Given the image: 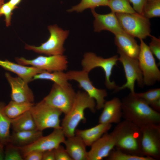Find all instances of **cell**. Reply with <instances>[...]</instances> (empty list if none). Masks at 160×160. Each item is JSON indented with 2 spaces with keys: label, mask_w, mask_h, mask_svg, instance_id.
<instances>
[{
  "label": "cell",
  "mask_w": 160,
  "mask_h": 160,
  "mask_svg": "<svg viewBox=\"0 0 160 160\" xmlns=\"http://www.w3.org/2000/svg\"><path fill=\"white\" fill-rule=\"evenodd\" d=\"M96 107L95 100L85 92H76L73 104L69 111L65 115L61 124L65 137L75 135V130L79 123L82 121H86L85 110L88 108L94 113Z\"/></svg>",
  "instance_id": "cell-3"
},
{
  "label": "cell",
  "mask_w": 160,
  "mask_h": 160,
  "mask_svg": "<svg viewBox=\"0 0 160 160\" xmlns=\"http://www.w3.org/2000/svg\"><path fill=\"white\" fill-rule=\"evenodd\" d=\"M48 29L50 36L47 41L38 46L25 44V49L47 55H63L65 51L63 44L69 31L63 30L56 25H49Z\"/></svg>",
  "instance_id": "cell-4"
},
{
  "label": "cell",
  "mask_w": 160,
  "mask_h": 160,
  "mask_svg": "<svg viewBox=\"0 0 160 160\" xmlns=\"http://www.w3.org/2000/svg\"><path fill=\"white\" fill-rule=\"evenodd\" d=\"M135 92H130L122 100V117L140 128L149 124H160V113L136 96Z\"/></svg>",
  "instance_id": "cell-1"
},
{
  "label": "cell",
  "mask_w": 160,
  "mask_h": 160,
  "mask_svg": "<svg viewBox=\"0 0 160 160\" xmlns=\"http://www.w3.org/2000/svg\"><path fill=\"white\" fill-rule=\"evenodd\" d=\"M142 148L145 156L160 159V124H151L141 128Z\"/></svg>",
  "instance_id": "cell-13"
},
{
  "label": "cell",
  "mask_w": 160,
  "mask_h": 160,
  "mask_svg": "<svg viewBox=\"0 0 160 160\" xmlns=\"http://www.w3.org/2000/svg\"><path fill=\"white\" fill-rule=\"evenodd\" d=\"M30 111L37 129L42 131L47 128L62 129L60 117L62 112L48 104L43 100L34 104Z\"/></svg>",
  "instance_id": "cell-6"
},
{
  "label": "cell",
  "mask_w": 160,
  "mask_h": 160,
  "mask_svg": "<svg viewBox=\"0 0 160 160\" xmlns=\"http://www.w3.org/2000/svg\"><path fill=\"white\" fill-rule=\"evenodd\" d=\"M17 8L10 4L8 2L3 3L0 7V14L4 15L6 26L9 27L11 25L12 15L13 12Z\"/></svg>",
  "instance_id": "cell-34"
},
{
  "label": "cell",
  "mask_w": 160,
  "mask_h": 160,
  "mask_svg": "<svg viewBox=\"0 0 160 160\" xmlns=\"http://www.w3.org/2000/svg\"><path fill=\"white\" fill-rule=\"evenodd\" d=\"M135 94L153 109L158 112L160 111L159 88L151 89L143 92H135Z\"/></svg>",
  "instance_id": "cell-27"
},
{
  "label": "cell",
  "mask_w": 160,
  "mask_h": 160,
  "mask_svg": "<svg viewBox=\"0 0 160 160\" xmlns=\"http://www.w3.org/2000/svg\"><path fill=\"white\" fill-rule=\"evenodd\" d=\"M108 0H81L78 4L73 6L68 11L81 12L87 9H95L100 6H107Z\"/></svg>",
  "instance_id": "cell-30"
},
{
  "label": "cell",
  "mask_w": 160,
  "mask_h": 160,
  "mask_svg": "<svg viewBox=\"0 0 160 160\" xmlns=\"http://www.w3.org/2000/svg\"><path fill=\"white\" fill-rule=\"evenodd\" d=\"M149 47L151 52L160 61V39L151 35Z\"/></svg>",
  "instance_id": "cell-35"
},
{
  "label": "cell",
  "mask_w": 160,
  "mask_h": 160,
  "mask_svg": "<svg viewBox=\"0 0 160 160\" xmlns=\"http://www.w3.org/2000/svg\"><path fill=\"white\" fill-rule=\"evenodd\" d=\"M103 111L99 118V123L102 124H118L121 121L122 117L121 101L115 97L105 101Z\"/></svg>",
  "instance_id": "cell-18"
},
{
  "label": "cell",
  "mask_w": 160,
  "mask_h": 160,
  "mask_svg": "<svg viewBox=\"0 0 160 160\" xmlns=\"http://www.w3.org/2000/svg\"><path fill=\"white\" fill-rule=\"evenodd\" d=\"M11 126L14 132L37 129L30 110L16 118L11 119Z\"/></svg>",
  "instance_id": "cell-24"
},
{
  "label": "cell",
  "mask_w": 160,
  "mask_h": 160,
  "mask_svg": "<svg viewBox=\"0 0 160 160\" xmlns=\"http://www.w3.org/2000/svg\"><path fill=\"white\" fill-rule=\"evenodd\" d=\"M146 0H129L132 5V7L135 12L142 14L143 6Z\"/></svg>",
  "instance_id": "cell-38"
},
{
  "label": "cell",
  "mask_w": 160,
  "mask_h": 160,
  "mask_svg": "<svg viewBox=\"0 0 160 160\" xmlns=\"http://www.w3.org/2000/svg\"><path fill=\"white\" fill-rule=\"evenodd\" d=\"M4 146V160H24L18 147L10 143L7 144Z\"/></svg>",
  "instance_id": "cell-33"
},
{
  "label": "cell",
  "mask_w": 160,
  "mask_h": 160,
  "mask_svg": "<svg viewBox=\"0 0 160 160\" xmlns=\"http://www.w3.org/2000/svg\"><path fill=\"white\" fill-rule=\"evenodd\" d=\"M4 0H0V3H4Z\"/></svg>",
  "instance_id": "cell-42"
},
{
  "label": "cell",
  "mask_w": 160,
  "mask_h": 160,
  "mask_svg": "<svg viewBox=\"0 0 160 160\" xmlns=\"http://www.w3.org/2000/svg\"><path fill=\"white\" fill-rule=\"evenodd\" d=\"M112 124L99 123L96 126L85 129H76L75 135L83 141L86 146H91L111 128Z\"/></svg>",
  "instance_id": "cell-21"
},
{
  "label": "cell",
  "mask_w": 160,
  "mask_h": 160,
  "mask_svg": "<svg viewBox=\"0 0 160 160\" xmlns=\"http://www.w3.org/2000/svg\"><path fill=\"white\" fill-rule=\"evenodd\" d=\"M124 32L134 37L143 39L151 36V23L149 19L137 12L115 13Z\"/></svg>",
  "instance_id": "cell-5"
},
{
  "label": "cell",
  "mask_w": 160,
  "mask_h": 160,
  "mask_svg": "<svg viewBox=\"0 0 160 160\" xmlns=\"http://www.w3.org/2000/svg\"><path fill=\"white\" fill-rule=\"evenodd\" d=\"M4 3H0V7L1 6V5L3 4ZM2 15H1L0 14V16H1Z\"/></svg>",
  "instance_id": "cell-43"
},
{
  "label": "cell",
  "mask_w": 160,
  "mask_h": 160,
  "mask_svg": "<svg viewBox=\"0 0 160 160\" xmlns=\"http://www.w3.org/2000/svg\"><path fill=\"white\" fill-rule=\"evenodd\" d=\"M43 152L38 151H31L23 157L25 160H42Z\"/></svg>",
  "instance_id": "cell-37"
},
{
  "label": "cell",
  "mask_w": 160,
  "mask_h": 160,
  "mask_svg": "<svg viewBox=\"0 0 160 160\" xmlns=\"http://www.w3.org/2000/svg\"><path fill=\"white\" fill-rule=\"evenodd\" d=\"M66 73L69 80L77 82L79 87L95 100L96 109L100 110L103 108L105 102V98L108 95L107 91L105 89H99L94 87L89 77L88 73L83 70H71Z\"/></svg>",
  "instance_id": "cell-12"
},
{
  "label": "cell",
  "mask_w": 160,
  "mask_h": 160,
  "mask_svg": "<svg viewBox=\"0 0 160 160\" xmlns=\"http://www.w3.org/2000/svg\"><path fill=\"white\" fill-rule=\"evenodd\" d=\"M54 151L55 160H72L66 149L60 145Z\"/></svg>",
  "instance_id": "cell-36"
},
{
  "label": "cell",
  "mask_w": 160,
  "mask_h": 160,
  "mask_svg": "<svg viewBox=\"0 0 160 160\" xmlns=\"http://www.w3.org/2000/svg\"><path fill=\"white\" fill-rule=\"evenodd\" d=\"M114 35L115 43L117 49L131 57L137 59L140 45L138 44L134 37L124 31Z\"/></svg>",
  "instance_id": "cell-19"
},
{
  "label": "cell",
  "mask_w": 160,
  "mask_h": 160,
  "mask_svg": "<svg viewBox=\"0 0 160 160\" xmlns=\"http://www.w3.org/2000/svg\"><path fill=\"white\" fill-rule=\"evenodd\" d=\"M4 159V148L0 142V160Z\"/></svg>",
  "instance_id": "cell-41"
},
{
  "label": "cell",
  "mask_w": 160,
  "mask_h": 160,
  "mask_svg": "<svg viewBox=\"0 0 160 160\" xmlns=\"http://www.w3.org/2000/svg\"><path fill=\"white\" fill-rule=\"evenodd\" d=\"M5 76L11 89L12 100L20 103H33L34 96L28 83L21 78L14 77L6 72Z\"/></svg>",
  "instance_id": "cell-15"
},
{
  "label": "cell",
  "mask_w": 160,
  "mask_h": 160,
  "mask_svg": "<svg viewBox=\"0 0 160 160\" xmlns=\"http://www.w3.org/2000/svg\"><path fill=\"white\" fill-rule=\"evenodd\" d=\"M0 66L16 74L28 83L33 81L34 75L45 71L33 66L16 63L7 60H0Z\"/></svg>",
  "instance_id": "cell-20"
},
{
  "label": "cell",
  "mask_w": 160,
  "mask_h": 160,
  "mask_svg": "<svg viewBox=\"0 0 160 160\" xmlns=\"http://www.w3.org/2000/svg\"><path fill=\"white\" fill-rule=\"evenodd\" d=\"M15 60L19 64L30 65L44 71L52 72L63 71L67 69L68 61L67 57L63 55H40L32 59L23 57H16Z\"/></svg>",
  "instance_id": "cell-11"
},
{
  "label": "cell",
  "mask_w": 160,
  "mask_h": 160,
  "mask_svg": "<svg viewBox=\"0 0 160 160\" xmlns=\"http://www.w3.org/2000/svg\"><path fill=\"white\" fill-rule=\"evenodd\" d=\"M76 92L71 84L60 85L54 83L49 94L43 99L48 104L66 114L73 103Z\"/></svg>",
  "instance_id": "cell-8"
},
{
  "label": "cell",
  "mask_w": 160,
  "mask_h": 160,
  "mask_svg": "<svg viewBox=\"0 0 160 160\" xmlns=\"http://www.w3.org/2000/svg\"><path fill=\"white\" fill-rule=\"evenodd\" d=\"M37 79L51 81L54 83L60 85H65L69 83L66 73L62 71L50 72L45 71L34 76L33 80Z\"/></svg>",
  "instance_id": "cell-28"
},
{
  "label": "cell",
  "mask_w": 160,
  "mask_h": 160,
  "mask_svg": "<svg viewBox=\"0 0 160 160\" xmlns=\"http://www.w3.org/2000/svg\"><path fill=\"white\" fill-rule=\"evenodd\" d=\"M5 105L4 102H0V142L4 147L10 142V128L11 123V119L6 115L4 111Z\"/></svg>",
  "instance_id": "cell-25"
},
{
  "label": "cell",
  "mask_w": 160,
  "mask_h": 160,
  "mask_svg": "<svg viewBox=\"0 0 160 160\" xmlns=\"http://www.w3.org/2000/svg\"><path fill=\"white\" fill-rule=\"evenodd\" d=\"M117 52L119 55L118 61L122 64L127 81L121 86H118L114 90V92H117L127 88L130 90L131 93H134L135 81H137L140 87H143L145 85L143 75L138 60L127 55L118 49Z\"/></svg>",
  "instance_id": "cell-9"
},
{
  "label": "cell",
  "mask_w": 160,
  "mask_h": 160,
  "mask_svg": "<svg viewBox=\"0 0 160 160\" xmlns=\"http://www.w3.org/2000/svg\"><path fill=\"white\" fill-rule=\"evenodd\" d=\"M130 3L129 0H108L107 6L115 13H136Z\"/></svg>",
  "instance_id": "cell-29"
},
{
  "label": "cell",
  "mask_w": 160,
  "mask_h": 160,
  "mask_svg": "<svg viewBox=\"0 0 160 160\" xmlns=\"http://www.w3.org/2000/svg\"><path fill=\"white\" fill-rule=\"evenodd\" d=\"M106 158L108 160H155L148 156L142 157L128 154L116 148L113 149Z\"/></svg>",
  "instance_id": "cell-32"
},
{
  "label": "cell",
  "mask_w": 160,
  "mask_h": 160,
  "mask_svg": "<svg viewBox=\"0 0 160 160\" xmlns=\"http://www.w3.org/2000/svg\"><path fill=\"white\" fill-rule=\"evenodd\" d=\"M142 15L150 18L160 16V0H146L143 6Z\"/></svg>",
  "instance_id": "cell-31"
},
{
  "label": "cell",
  "mask_w": 160,
  "mask_h": 160,
  "mask_svg": "<svg viewBox=\"0 0 160 160\" xmlns=\"http://www.w3.org/2000/svg\"><path fill=\"white\" fill-rule=\"evenodd\" d=\"M63 143L72 160H88L87 146L79 137L75 135L67 137Z\"/></svg>",
  "instance_id": "cell-22"
},
{
  "label": "cell",
  "mask_w": 160,
  "mask_h": 160,
  "mask_svg": "<svg viewBox=\"0 0 160 160\" xmlns=\"http://www.w3.org/2000/svg\"><path fill=\"white\" fill-rule=\"evenodd\" d=\"M42 160H55L54 149L43 152Z\"/></svg>",
  "instance_id": "cell-39"
},
{
  "label": "cell",
  "mask_w": 160,
  "mask_h": 160,
  "mask_svg": "<svg viewBox=\"0 0 160 160\" xmlns=\"http://www.w3.org/2000/svg\"><path fill=\"white\" fill-rule=\"evenodd\" d=\"M91 12L95 18L94 22V31L100 32L103 30L109 31L115 35L124 31L115 13L112 12L105 14H98L95 9Z\"/></svg>",
  "instance_id": "cell-17"
},
{
  "label": "cell",
  "mask_w": 160,
  "mask_h": 160,
  "mask_svg": "<svg viewBox=\"0 0 160 160\" xmlns=\"http://www.w3.org/2000/svg\"><path fill=\"white\" fill-rule=\"evenodd\" d=\"M61 128L54 129L50 134L43 136L36 141L28 145L19 147L23 156L28 153L33 151L42 152L57 148L61 143H63L65 139Z\"/></svg>",
  "instance_id": "cell-14"
},
{
  "label": "cell",
  "mask_w": 160,
  "mask_h": 160,
  "mask_svg": "<svg viewBox=\"0 0 160 160\" xmlns=\"http://www.w3.org/2000/svg\"><path fill=\"white\" fill-rule=\"evenodd\" d=\"M118 57L115 55L109 58H104L97 56L92 52L85 53L82 60L81 64L83 70L89 73L96 67L101 68L104 72L105 75V85L110 90L115 89L117 87L115 82L111 81L110 77L112 75L114 66L117 65Z\"/></svg>",
  "instance_id": "cell-7"
},
{
  "label": "cell",
  "mask_w": 160,
  "mask_h": 160,
  "mask_svg": "<svg viewBox=\"0 0 160 160\" xmlns=\"http://www.w3.org/2000/svg\"><path fill=\"white\" fill-rule=\"evenodd\" d=\"M42 136V131L38 129L13 131L9 143L17 147H23L32 143Z\"/></svg>",
  "instance_id": "cell-23"
},
{
  "label": "cell",
  "mask_w": 160,
  "mask_h": 160,
  "mask_svg": "<svg viewBox=\"0 0 160 160\" xmlns=\"http://www.w3.org/2000/svg\"><path fill=\"white\" fill-rule=\"evenodd\" d=\"M140 51L137 59L145 85L151 86L160 80V71L148 46L140 39Z\"/></svg>",
  "instance_id": "cell-10"
},
{
  "label": "cell",
  "mask_w": 160,
  "mask_h": 160,
  "mask_svg": "<svg viewBox=\"0 0 160 160\" xmlns=\"http://www.w3.org/2000/svg\"><path fill=\"white\" fill-rule=\"evenodd\" d=\"M22 0H9L8 2L12 6L17 8L18 5Z\"/></svg>",
  "instance_id": "cell-40"
},
{
  "label": "cell",
  "mask_w": 160,
  "mask_h": 160,
  "mask_svg": "<svg viewBox=\"0 0 160 160\" xmlns=\"http://www.w3.org/2000/svg\"><path fill=\"white\" fill-rule=\"evenodd\" d=\"M34 105L33 103H20L12 100L5 105L4 110L9 118L13 119L29 110Z\"/></svg>",
  "instance_id": "cell-26"
},
{
  "label": "cell",
  "mask_w": 160,
  "mask_h": 160,
  "mask_svg": "<svg viewBox=\"0 0 160 160\" xmlns=\"http://www.w3.org/2000/svg\"><path fill=\"white\" fill-rule=\"evenodd\" d=\"M116 136L115 148L124 153L139 156H145L142 148L141 128L124 120L117 124L113 130Z\"/></svg>",
  "instance_id": "cell-2"
},
{
  "label": "cell",
  "mask_w": 160,
  "mask_h": 160,
  "mask_svg": "<svg viewBox=\"0 0 160 160\" xmlns=\"http://www.w3.org/2000/svg\"><path fill=\"white\" fill-rule=\"evenodd\" d=\"M116 139L114 132H107L90 146L88 152V160H101L106 158L115 147Z\"/></svg>",
  "instance_id": "cell-16"
}]
</instances>
